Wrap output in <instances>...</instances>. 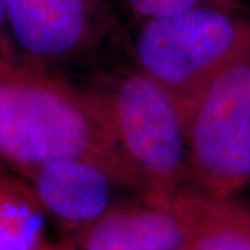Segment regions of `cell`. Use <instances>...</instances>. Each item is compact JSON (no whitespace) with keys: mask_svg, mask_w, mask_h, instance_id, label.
<instances>
[{"mask_svg":"<svg viewBox=\"0 0 250 250\" xmlns=\"http://www.w3.org/2000/svg\"><path fill=\"white\" fill-rule=\"evenodd\" d=\"M67 245H68V243H67ZM68 246H70V245H68ZM72 250V249H71Z\"/></svg>","mask_w":250,"mask_h":250,"instance_id":"7c38bea8","label":"cell"},{"mask_svg":"<svg viewBox=\"0 0 250 250\" xmlns=\"http://www.w3.org/2000/svg\"><path fill=\"white\" fill-rule=\"evenodd\" d=\"M202 193L185 187L172 195L129 197L98 221L70 235L72 250H189Z\"/></svg>","mask_w":250,"mask_h":250,"instance_id":"8992f818","label":"cell"},{"mask_svg":"<svg viewBox=\"0 0 250 250\" xmlns=\"http://www.w3.org/2000/svg\"><path fill=\"white\" fill-rule=\"evenodd\" d=\"M45 214L27 181L0 170V250H38L46 245Z\"/></svg>","mask_w":250,"mask_h":250,"instance_id":"ba28073f","label":"cell"},{"mask_svg":"<svg viewBox=\"0 0 250 250\" xmlns=\"http://www.w3.org/2000/svg\"><path fill=\"white\" fill-rule=\"evenodd\" d=\"M81 86L146 195L188 187L185 113L170 92L134 65L100 71Z\"/></svg>","mask_w":250,"mask_h":250,"instance_id":"7a4b0ae2","label":"cell"},{"mask_svg":"<svg viewBox=\"0 0 250 250\" xmlns=\"http://www.w3.org/2000/svg\"><path fill=\"white\" fill-rule=\"evenodd\" d=\"M6 7L18 59L49 71L82 62L107 32L102 0H6Z\"/></svg>","mask_w":250,"mask_h":250,"instance_id":"5b68a950","label":"cell"},{"mask_svg":"<svg viewBox=\"0 0 250 250\" xmlns=\"http://www.w3.org/2000/svg\"><path fill=\"white\" fill-rule=\"evenodd\" d=\"M20 60L10 35L6 0H0V64Z\"/></svg>","mask_w":250,"mask_h":250,"instance_id":"30bf717a","label":"cell"},{"mask_svg":"<svg viewBox=\"0 0 250 250\" xmlns=\"http://www.w3.org/2000/svg\"><path fill=\"white\" fill-rule=\"evenodd\" d=\"M0 170H1V168H0Z\"/></svg>","mask_w":250,"mask_h":250,"instance_id":"4fadbf2b","label":"cell"},{"mask_svg":"<svg viewBox=\"0 0 250 250\" xmlns=\"http://www.w3.org/2000/svg\"><path fill=\"white\" fill-rule=\"evenodd\" d=\"M250 50V18L217 0L141 22L132 41L134 67L185 108L206 85Z\"/></svg>","mask_w":250,"mask_h":250,"instance_id":"3957f363","label":"cell"},{"mask_svg":"<svg viewBox=\"0 0 250 250\" xmlns=\"http://www.w3.org/2000/svg\"><path fill=\"white\" fill-rule=\"evenodd\" d=\"M21 174L43 210L70 235L126 199L146 195L123 167L93 157L47 161Z\"/></svg>","mask_w":250,"mask_h":250,"instance_id":"52a82bcc","label":"cell"},{"mask_svg":"<svg viewBox=\"0 0 250 250\" xmlns=\"http://www.w3.org/2000/svg\"><path fill=\"white\" fill-rule=\"evenodd\" d=\"M188 187L231 199L250 182V50L185 108Z\"/></svg>","mask_w":250,"mask_h":250,"instance_id":"277c9868","label":"cell"},{"mask_svg":"<svg viewBox=\"0 0 250 250\" xmlns=\"http://www.w3.org/2000/svg\"><path fill=\"white\" fill-rule=\"evenodd\" d=\"M126 9L134 16L145 20L174 16L199 4L217 1V0H123Z\"/></svg>","mask_w":250,"mask_h":250,"instance_id":"9c48e42d","label":"cell"},{"mask_svg":"<svg viewBox=\"0 0 250 250\" xmlns=\"http://www.w3.org/2000/svg\"><path fill=\"white\" fill-rule=\"evenodd\" d=\"M0 156L20 172L47 161L93 157L135 178L83 88L21 60L0 64Z\"/></svg>","mask_w":250,"mask_h":250,"instance_id":"6da1fadb","label":"cell"},{"mask_svg":"<svg viewBox=\"0 0 250 250\" xmlns=\"http://www.w3.org/2000/svg\"><path fill=\"white\" fill-rule=\"evenodd\" d=\"M38 250H71V248L64 243V245H50V243H46L42 248H39Z\"/></svg>","mask_w":250,"mask_h":250,"instance_id":"8fae6325","label":"cell"}]
</instances>
